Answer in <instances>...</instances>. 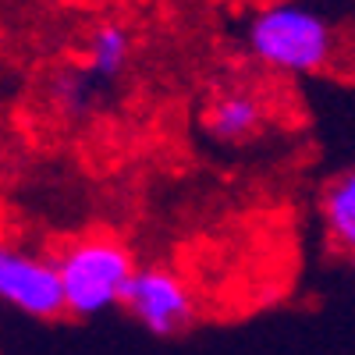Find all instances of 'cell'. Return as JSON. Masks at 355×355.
Segmentation results:
<instances>
[{
    "mask_svg": "<svg viewBox=\"0 0 355 355\" xmlns=\"http://www.w3.org/2000/svg\"><path fill=\"white\" fill-rule=\"evenodd\" d=\"M121 306L153 338L185 334L199 313L189 281L178 270H171V266H139Z\"/></svg>",
    "mask_w": 355,
    "mask_h": 355,
    "instance_id": "cell-4",
    "label": "cell"
},
{
    "mask_svg": "<svg viewBox=\"0 0 355 355\" xmlns=\"http://www.w3.org/2000/svg\"><path fill=\"white\" fill-rule=\"evenodd\" d=\"M348 266H352V270H355V256H352V259H348Z\"/></svg>",
    "mask_w": 355,
    "mask_h": 355,
    "instance_id": "cell-9",
    "label": "cell"
},
{
    "mask_svg": "<svg viewBox=\"0 0 355 355\" xmlns=\"http://www.w3.org/2000/svg\"><path fill=\"white\" fill-rule=\"evenodd\" d=\"M320 217L331 245H338L348 259L355 256V164L338 171L320 196Z\"/></svg>",
    "mask_w": 355,
    "mask_h": 355,
    "instance_id": "cell-8",
    "label": "cell"
},
{
    "mask_svg": "<svg viewBox=\"0 0 355 355\" xmlns=\"http://www.w3.org/2000/svg\"><path fill=\"white\" fill-rule=\"evenodd\" d=\"M0 299L28 320H57L68 313L57 256L28 245L0 249Z\"/></svg>",
    "mask_w": 355,
    "mask_h": 355,
    "instance_id": "cell-3",
    "label": "cell"
},
{
    "mask_svg": "<svg viewBox=\"0 0 355 355\" xmlns=\"http://www.w3.org/2000/svg\"><path fill=\"white\" fill-rule=\"evenodd\" d=\"M266 125V100L249 85H227L206 103L202 132L217 146H242Z\"/></svg>",
    "mask_w": 355,
    "mask_h": 355,
    "instance_id": "cell-5",
    "label": "cell"
},
{
    "mask_svg": "<svg viewBox=\"0 0 355 355\" xmlns=\"http://www.w3.org/2000/svg\"><path fill=\"white\" fill-rule=\"evenodd\" d=\"M46 103L68 125H82L100 107V82L78 64H61L46 78Z\"/></svg>",
    "mask_w": 355,
    "mask_h": 355,
    "instance_id": "cell-6",
    "label": "cell"
},
{
    "mask_svg": "<svg viewBox=\"0 0 355 355\" xmlns=\"http://www.w3.org/2000/svg\"><path fill=\"white\" fill-rule=\"evenodd\" d=\"M132 61V33L121 21H100L85 40V61L82 68L93 75L100 85H114L128 71Z\"/></svg>",
    "mask_w": 355,
    "mask_h": 355,
    "instance_id": "cell-7",
    "label": "cell"
},
{
    "mask_svg": "<svg viewBox=\"0 0 355 355\" xmlns=\"http://www.w3.org/2000/svg\"><path fill=\"white\" fill-rule=\"evenodd\" d=\"M245 50L277 75H316L338 53V28L313 0H270L245 21Z\"/></svg>",
    "mask_w": 355,
    "mask_h": 355,
    "instance_id": "cell-1",
    "label": "cell"
},
{
    "mask_svg": "<svg viewBox=\"0 0 355 355\" xmlns=\"http://www.w3.org/2000/svg\"><path fill=\"white\" fill-rule=\"evenodd\" d=\"M57 266H61V281H64L68 316L75 320H93L114 306H121L125 291L139 270L132 249L103 231L68 242L57 252Z\"/></svg>",
    "mask_w": 355,
    "mask_h": 355,
    "instance_id": "cell-2",
    "label": "cell"
}]
</instances>
